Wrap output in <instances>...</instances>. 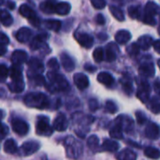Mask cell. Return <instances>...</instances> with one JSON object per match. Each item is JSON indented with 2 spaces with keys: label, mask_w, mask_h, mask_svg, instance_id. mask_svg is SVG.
<instances>
[{
  "label": "cell",
  "mask_w": 160,
  "mask_h": 160,
  "mask_svg": "<svg viewBox=\"0 0 160 160\" xmlns=\"http://www.w3.org/2000/svg\"><path fill=\"white\" fill-rule=\"evenodd\" d=\"M136 118H137V121L140 125H143L147 122V117L146 115L144 114V112H141V111H138L136 112Z\"/></svg>",
  "instance_id": "cell-48"
},
{
  "label": "cell",
  "mask_w": 160,
  "mask_h": 160,
  "mask_svg": "<svg viewBox=\"0 0 160 160\" xmlns=\"http://www.w3.org/2000/svg\"><path fill=\"white\" fill-rule=\"evenodd\" d=\"M98 107H99V105H98V102L97 99L92 98V99L89 100V108H90L91 111L95 112V111H97L98 109Z\"/></svg>",
  "instance_id": "cell-50"
},
{
  "label": "cell",
  "mask_w": 160,
  "mask_h": 160,
  "mask_svg": "<svg viewBox=\"0 0 160 160\" xmlns=\"http://www.w3.org/2000/svg\"><path fill=\"white\" fill-rule=\"evenodd\" d=\"M118 53H119V48H118V46L115 43L111 42L105 48V51H104L105 57L104 58L108 62H113L117 58Z\"/></svg>",
  "instance_id": "cell-12"
},
{
  "label": "cell",
  "mask_w": 160,
  "mask_h": 160,
  "mask_svg": "<svg viewBox=\"0 0 160 160\" xmlns=\"http://www.w3.org/2000/svg\"><path fill=\"white\" fill-rule=\"evenodd\" d=\"M117 160H136L137 159V155L135 152H133L131 149H124L120 153L116 155Z\"/></svg>",
  "instance_id": "cell-24"
},
{
  "label": "cell",
  "mask_w": 160,
  "mask_h": 160,
  "mask_svg": "<svg viewBox=\"0 0 160 160\" xmlns=\"http://www.w3.org/2000/svg\"><path fill=\"white\" fill-rule=\"evenodd\" d=\"M71 9V6L69 3H67V2H60V3H57L56 6H55V13H57L58 15H67L69 13Z\"/></svg>",
  "instance_id": "cell-27"
},
{
  "label": "cell",
  "mask_w": 160,
  "mask_h": 160,
  "mask_svg": "<svg viewBox=\"0 0 160 160\" xmlns=\"http://www.w3.org/2000/svg\"><path fill=\"white\" fill-rule=\"evenodd\" d=\"M24 104L30 108L47 109L50 106L49 98L42 93H29L23 98Z\"/></svg>",
  "instance_id": "cell-1"
},
{
  "label": "cell",
  "mask_w": 160,
  "mask_h": 160,
  "mask_svg": "<svg viewBox=\"0 0 160 160\" xmlns=\"http://www.w3.org/2000/svg\"><path fill=\"white\" fill-rule=\"evenodd\" d=\"M29 79H31L34 82V83L37 85H44L45 84V79L40 74L39 75H31V77H29Z\"/></svg>",
  "instance_id": "cell-44"
},
{
  "label": "cell",
  "mask_w": 160,
  "mask_h": 160,
  "mask_svg": "<svg viewBox=\"0 0 160 160\" xmlns=\"http://www.w3.org/2000/svg\"><path fill=\"white\" fill-rule=\"evenodd\" d=\"M55 6H56V4L53 0H47L43 3H41L39 8L43 12L51 14V13L55 12Z\"/></svg>",
  "instance_id": "cell-29"
},
{
  "label": "cell",
  "mask_w": 160,
  "mask_h": 160,
  "mask_svg": "<svg viewBox=\"0 0 160 160\" xmlns=\"http://www.w3.org/2000/svg\"><path fill=\"white\" fill-rule=\"evenodd\" d=\"M140 47L138 46L137 43H131L130 45L128 46L127 48V52L128 53L129 56H137L139 53H140Z\"/></svg>",
  "instance_id": "cell-42"
},
{
  "label": "cell",
  "mask_w": 160,
  "mask_h": 160,
  "mask_svg": "<svg viewBox=\"0 0 160 160\" xmlns=\"http://www.w3.org/2000/svg\"><path fill=\"white\" fill-rule=\"evenodd\" d=\"M121 83H122V87L123 90L128 94L130 95L133 91V85H132V82L128 77H125L121 80Z\"/></svg>",
  "instance_id": "cell-38"
},
{
  "label": "cell",
  "mask_w": 160,
  "mask_h": 160,
  "mask_svg": "<svg viewBox=\"0 0 160 160\" xmlns=\"http://www.w3.org/2000/svg\"><path fill=\"white\" fill-rule=\"evenodd\" d=\"M8 42H9V39H8V36L2 32H0V44L5 46V45L8 44Z\"/></svg>",
  "instance_id": "cell-51"
},
{
  "label": "cell",
  "mask_w": 160,
  "mask_h": 160,
  "mask_svg": "<svg viewBox=\"0 0 160 160\" xmlns=\"http://www.w3.org/2000/svg\"><path fill=\"white\" fill-rule=\"evenodd\" d=\"M115 126L119 127L122 131L130 133L134 129V121L128 115H119L115 119Z\"/></svg>",
  "instance_id": "cell-7"
},
{
  "label": "cell",
  "mask_w": 160,
  "mask_h": 160,
  "mask_svg": "<svg viewBox=\"0 0 160 160\" xmlns=\"http://www.w3.org/2000/svg\"><path fill=\"white\" fill-rule=\"evenodd\" d=\"M150 92H151V88L148 82L144 79H140L138 81L137 98L142 103H147L150 99Z\"/></svg>",
  "instance_id": "cell-5"
},
{
  "label": "cell",
  "mask_w": 160,
  "mask_h": 160,
  "mask_svg": "<svg viewBox=\"0 0 160 160\" xmlns=\"http://www.w3.org/2000/svg\"><path fill=\"white\" fill-rule=\"evenodd\" d=\"M131 39V34L128 30H119L115 34V40L118 44H127Z\"/></svg>",
  "instance_id": "cell-20"
},
{
  "label": "cell",
  "mask_w": 160,
  "mask_h": 160,
  "mask_svg": "<svg viewBox=\"0 0 160 160\" xmlns=\"http://www.w3.org/2000/svg\"><path fill=\"white\" fill-rule=\"evenodd\" d=\"M3 2H4V0H0V5L3 4Z\"/></svg>",
  "instance_id": "cell-60"
},
{
  "label": "cell",
  "mask_w": 160,
  "mask_h": 160,
  "mask_svg": "<svg viewBox=\"0 0 160 160\" xmlns=\"http://www.w3.org/2000/svg\"><path fill=\"white\" fill-rule=\"evenodd\" d=\"M65 147L67 151V156L70 158H78L82 153V143L73 137H67L65 139Z\"/></svg>",
  "instance_id": "cell-3"
},
{
  "label": "cell",
  "mask_w": 160,
  "mask_h": 160,
  "mask_svg": "<svg viewBox=\"0 0 160 160\" xmlns=\"http://www.w3.org/2000/svg\"><path fill=\"white\" fill-rule=\"evenodd\" d=\"M110 11L112 14V16L119 22H123L125 20V15L124 12L121 8H119L118 7L115 6H111L110 7Z\"/></svg>",
  "instance_id": "cell-37"
},
{
  "label": "cell",
  "mask_w": 160,
  "mask_h": 160,
  "mask_svg": "<svg viewBox=\"0 0 160 160\" xmlns=\"http://www.w3.org/2000/svg\"><path fill=\"white\" fill-rule=\"evenodd\" d=\"M28 67L31 75H39L44 70V66L42 62L37 58H31L28 62Z\"/></svg>",
  "instance_id": "cell-15"
},
{
  "label": "cell",
  "mask_w": 160,
  "mask_h": 160,
  "mask_svg": "<svg viewBox=\"0 0 160 160\" xmlns=\"http://www.w3.org/2000/svg\"><path fill=\"white\" fill-rule=\"evenodd\" d=\"M104 50L101 47H98L97 49H95L94 52H93V58L97 63H100L104 60Z\"/></svg>",
  "instance_id": "cell-41"
},
{
  "label": "cell",
  "mask_w": 160,
  "mask_h": 160,
  "mask_svg": "<svg viewBox=\"0 0 160 160\" xmlns=\"http://www.w3.org/2000/svg\"><path fill=\"white\" fill-rule=\"evenodd\" d=\"M158 34L160 35V27H159V29H158Z\"/></svg>",
  "instance_id": "cell-61"
},
{
  "label": "cell",
  "mask_w": 160,
  "mask_h": 160,
  "mask_svg": "<svg viewBox=\"0 0 160 160\" xmlns=\"http://www.w3.org/2000/svg\"><path fill=\"white\" fill-rule=\"evenodd\" d=\"M8 133V128L6 125L0 122V140L4 139Z\"/></svg>",
  "instance_id": "cell-49"
},
{
  "label": "cell",
  "mask_w": 160,
  "mask_h": 160,
  "mask_svg": "<svg viewBox=\"0 0 160 160\" xmlns=\"http://www.w3.org/2000/svg\"><path fill=\"white\" fill-rule=\"evenodd\" d=\"M47 78L50 82L52 91H68L69 90V83L67 79L56 71H50L47 73Z\"/></svg>",
  "instance_id": "cell-2"
},
{
  "label": "cell",
  "mask_w": 160,
  "mask_h": 160,
  "mask_svg": "<svg viewBox=\"0 0 160 160\" xmlns=\"http://www.w3.org/2000/svg\"><path fill=\"white\" fill-rule=\"evenodd\" d=\"M110 136H111V138H112L114 140H121V139H123V131L119 127L114 126L110 130Z\"/></svg>",
  "instance_id": "cell-40"
},
{
  "label": "cell",
  "mask_w": 160,
  "mask_h": 160,
  "mask_svg": "<svg viewBox=\"0 0 160 160\" xmlns=\"http://www.w3.org/2000/svg\"><path fill=\"white\" fill-rule=\"evenodd\" d=\"M87 145L92 151H97L99 147V140H98V136H96V135L90 136L87 140Z\"/></svg>",
  "instance_id": "cell-39"
},
{
  "label": "cell",
  "mask_w": 160,
  "mask_h": 160,
  "mask_svg": "<svg viewBox=\"0 0 160 160\" xmlns=\"http://www.w3.org/2000/svg\"><path fill=\"white\" fill-rule=\"evenodd\" d=\"M153 42H154V40L150 36H142L138 39L137 44L141 50L146 51V50L150 49V47L153 45Z\"/></svg>",
  "instance_id": "cell-26"
},
{
  "label": "cell",
  "mask_w": 160,
  "mask_h": 160,
  "mask_svg": "<svg viewBox=\"0 0 160 160\" xmlns=\"http://www.w3.org/2000/svg\"><path fill=\"white\" fill-rule=\"evenodd\" d=\"M52 127H53V129H55L56 131H59V132L65 131L68 127V119L66 115L64 113H59L54 118Z\"/></svg>",
  "instance_id": "cell-13"
},
{
  "label": "cell",
  "mask_w": 160,
  "mask_h": 160,
  "mask_svg": "<svg viewBox=\"0 0 160 160\" xmlns=\"http://www.w3.org/2000/svg\"><path fill=\"white\" fill-rule=\"evenodd\" d=\"M106 20H105V17L102 15V14H98L96 16V22L99 25H103L105 23Z\"/></svg>",
  "instance_id": "cell-52"
},
{
  "label": "cell",
  "mask_w": 160,
  "mask_h": 160,
  "mask_svg": "<svg viewBox=\"0 0 160 160\" xmlns=\"http://www.w3.org/2000/svg\"><path fill=\"white\" fill-rule=\"evenodd\" d=\"M74 37L78 43L82 46L83 48L89 49L93 46L94 44V38L91 35L87 33H82V32H76L74 34Z\"/></svg>",
  "instance_id": "cell-10"
},
{
  "label": "cell",
  "mask_w": 160,
  "mask_h": 160,
  "mask_svg": "<svg viewBox=\"0 0 160 160\" xmlns=\"http://www.w3.org/2000/svg\"><path fill=\"white\" fill-rule=\"evenodd\" d=\"M6 52H7L6 47H5L4 45H1V44H0V56L4 55V54L6 53Z\"/></svg>",
  "instance_id": "cell-56"
},
{
  "label": "cell",
  "mask_w": 160,
  "mask_h": 160,
  "mask_svg": "<svg viewBox=\"0 0 160 160\" xmlns=\"http://www.w3.org/2000/svg\"><path fill=\"white\" fill-rule=\"evenodd\" d=\"M47 67L50 69H52V71H57L59 69V63H58V61L55 58H52V59H50L48 61Z\"/></svg>",
  "instance_id": "cell-47"
},
{
  "label": "cell",
  "mask_w": 160,
  "mask_h": 160,
  "mask_svg": "<svg viewBox=\"0 0 160 160\" xmlns=\"http://www.w3.org/2000/svg\"><path fill=\"white\" fill-rule=\"evenodd\" d=\"M145 136L149 140H158L160 138V127L156 123H149L145 128Z\"/></svg>",
  "instance_id": "cell-14"
},
{
  "label": "cell",
  "mask_w": 160,
  "mask_h": 160,
  "mask_svg": "<svg viewBox=\"0 0 160 160\" xmlns=\"http://www.w3.org/2000/svg\"><path fill=\"white\" fill-rule=\"evenodd\" d=\"M105 110H106V112H108L109 113L113 114V113H115V112H117V106H116V104H115L113 101L108 100V101L106 102V104H105Z\"/></svg>",
  "instance_id": "cell-43"
},
{
  "label": "cell",
  "mask_w": 160,
  "mask_h": 160,
  "mask_svg": "<svg viewBox=\"0 0 160 160\" xmlns=\"http://www.w3.org/2000/svg\"><path fill=\"white\" fill-rule=\"evenodd\" d=\"M60 59H61V64H62L63 68H65V70L70 72L75 68V62L72 59V57L70 55H68V53H66V52L61 53Z\"/></svg>",
  "instance_id": "cell-19"
},
{
  "label": "cell",
  "mask_w": 160,
  "mask_h": 160,
  "mask_svg": "<svg viewBox=\"0 0 160 160\" xmlns=\"http://www.w3.org/2000/svg\"><path fill=\"white\" fill-rule=\"evenodd\" d=\"M154 90L157 93V95L160 97V79H157L154 82Z\"/></svg>",
  "instance_id": "cell-53"
},
{
  "label": "cell",
  "mask_w": 160,
  "mask_h": 160,
  "mask_svg": "<svg viewBox=\"0 0 160 160\" xmlns=\"http://www.w3.org/2000/svg\"><path fill=\"white\" fill-rule=\"evenodd\" d=\"M46 38H47V36L45 34H39V35L36 36L32 39V41L30 43V48L32 50H38V49H40L44 45V42L46 40Z\"/></svg>",
  "instance_id": "cell-22"
},
{
  "label": "cell",
  "mask_w": 160,
  "mask_h": 160,
  "mask_svg": "<svg viewBox=\"0 0 160 160\" xmlns=\"http://www.w3.org/2000/svg\"><path fill=\"white\" fill-rule=\"evenodd\" d=\"M154 49L156 50V52H158V53H160V39H158V40H155L153 42V45Z\"/></svg>",
  "instance_id": "cell-54"
},
{
  "label": "cell",
  "mask_w": 160,
  "mask_h": 160,
  "mask_svg": "<svg viewBox=\"0 0 160 160\" xmlns=\"http://www.w3.org/2000/svg\"><path fill=\"white\" fill-rule=\"evenodd\" d=\"M27 53L22 50H17L14 51L11 54V62L15 66H20L27 61Z\"/></svg>",
  "instance_id": "cell-17"
},
{
  "label": "cell",
  "mask_w": 160,
  "mask_h": 160,
  "mask_svg": "<svg viewBox=\"0 0 160 160\" xmlns=\"http://www.w3.org/2000/svg\"><path fill=\"white\" fill-rule=\"evenodd\" d=\"M98 81L106 86H112L114 83V78L109 72H100L98 75Z\"/></svg>",
  "instance_id": "cell-23"
},
{
  "label": "cell",
  "mask_w": 160,
  "mask_h": 160,
  "mask_svg": "<svg viewBox=\"0 0 160 160\" xmlns=\"http://www.w3.org/2000/svg\"><path fill=\"white\" fill-rule=\"evenodd\" d=\"M143 12L148 16L155 17L156 15H158L160 13V8L154 2H148L144 8Z\"/></svg>",
  "instance_id": "cell-25"
},
{
  "label": "cell",
  "mask_w": 160,
  "mask_h": 160,
  "mask_svg": "<svg viewBox=\"0 0 160 160\" xmlns=\"http://www.w3.org/2000/svg\"><path fill=\"white\" fill-rule=\"evenodd\" d=\"M32 30L29 29L28 27H22L20 28L17 32H16V39L19 41V42H22V43H24V42H27L30 40L31 37H32Z\"/></svg>",
  "instance_id": "cell-18"
},
{
  "label": "cell",
  "mask_w": 160,
  "mask_h": 160,
  "mask_svg": "<svg viewBox=\"0 0 160 160\" xmlns=\"http://www.w3.org/2000/svg\"><path fill=\"white\" fill-rule=\"evenodd\" d=\"M119 149V144L113 140H104L102 145H101V150L110 152V153H114Z\"/></svg>",
  "instance_id": "cell-21"
},
{
  "label": "cell",
  "mask_w": 160,
  "mask_h": 160,
  "mask_svg": "<svg viewBox=\"0 0 160 160\" xmlns=\"http://www.w3.org/2000/svg\"><path fill=\"white\" fill-rule=\"evenodd\" d=\"M39 149V143L34 141H29L21 146V148L18 150L20 155L22 157H29L33 154H35L38 150Z\"/></svg>",
  "instance_id": "cell-8"
},
{
  "label": "cell",
  "mask_w": 160,
  "mask_h": 160,
  "mask_svg": "<svg viewBox=\"0 0 160 160\" xmlns=\"http://www.w3.org/2000/svg\"><path fill=\"white\" fill-rule=\"evenodd\" d=\"M8 73H9V70L7 68V66H5L3 64L0 65V82H4L7 79Z\"/></svg>",
  "instance_id": "cell-45"
},
{
  "label": "cell",
  "mask_w": 160,
  "mask_h": 160,
  "mask_svg": "<svg viewBox=\"0 0 160 160\" xmlns=\"http://www.w3.org/2000/svg\"><path fill=\"white\" fill-rule=\"evenodd\" d=\"M4 151L8 154H16L18 152V146L14 140L8 139L4 143Z\"/></svg>",
  "instance_id": "cell-31"
},
{
  "label": "cell",
  "mask_w": 160,
  "mask_h": 160,
  "mask_svg": "<svg viewBox=\"0 0 160 160\" xmlns=\"http://www.w3.org/2000/svg\"><path fill=\"white\" fill-rule=\"evenodd\" d=\"M9 76L12 81H22V73L19 66L13 65L9 69Z\"/></svg>",
  "instance_id": "cell-33"
},
{
  "label": "cell",
  "mask_w": 160,
  "mask_h": 160,
  "mask_svg": "<svg viewBox=\"0 0 160 160\" xmlns=\"http://www.w3.org/2000/svg\"><path fill=\"white\" fill-rule=\"evenodd\" d=\"M139 72L142 76H143L145 78L154 77V75L156 73L155 66L151 61H143L139 68Z\"/></svg>",
  "instance_id": "cell-11"
},
{
  "label": "cell",
  "mask_w": 160,
  "mask_h": 160,
  "mask_svg": "<svg viewBox=\"0 0 160 160\" xmlns=\"http://www.w3.org/2000/svg\"><path fill=\"white\" fill-rule=\"evenodd\" d=\"M4 115H5V113H4V112L2 111V110H0V120L4 117Z\"/></svg>",
  "instance_id": "cell-58"
},
{
  "label": "cell",
  "mask_w": 160,
  "mask_h": 160,
  "mask_svg": "<svg viewBox=\"0 0 160 160\" xmlns=\"http://www.w3.org/2000/svg\"><path fill=\"white\" fill-rule=\"evenodd\" d=\"M144 155H145V157H147L148 158H151V159H158V158H160V151L158 148L152 147V146H149V147L145 148Z\"/></svg>",
  "instance_id": "cell-35"
},
{
  "label": "cell",
  "mask_w": 160,
  "mask_h": 160,
  "mask_svg": "<svg viewBox=\"0 0 160 160\" xmlns=\"http://www.w3.org/2000/svg\"><path fill=\"white\" fill-rule=\"evenodd\" d=\"M73 81L77 88L80 90H84L89 86V79L82 73H76L73 76Z\"/></svg>",
  "instance_id": "cell-16"
},
{
  "label": "cell",
  "mask_w": 160,
  "mask_h": 160,
  "mask_svg": "<svg viewBox=\"0 0 160 160\" xmlns=\"http://www.w3.org/2000/svg\"><path fill=\"white\" fill-rule=\"evenodd\" d=\"M61 22L55 19H49L45 21V26L47 29L49 30H52V31H58L61 28Z\"/></svg>",
  "instance_id": "cell-36"
},
{
  "label": "cell",
  "mask_w": 160,
  "mask_h": 160,
  "mask_svg": "<svg viewBox=\"0 0 160 160\" xmlns=\"http://www.w3.org/2000/svg\"><path fill=\"white\" fill-rule=\"evenodd\" d=\"M92 6L97 9H102L106 7V0H90Z\"/></svg>",
  "instance_id": "cell-46"
},
{
  "label": "cell",
  "mask_w": 160,
  "mask_h": 160,
  "mask_svg": "<svg viewBox=\"0 0 160 160\" xmlns=\"http://www.w3.org/2000/svg\"><path fill=\"white\" fill-rule=\"evenodd\" d=\"M36 132L40 136H51L52 134L53 130L49 123L48 117L38 116L36 125Z\"/></svg>",
  "instance_id": "cell-4"
},
{
  "label": "cell",
  "mask_w": 160,
  "mask_h": 160,
  "mask_svg": "<svg viewBox=\"0 0 160 160\" xmlns=\"http://www.w3.org/2000/svg\"><path fill=\"white\" fill-rule=\"evenodd\" d=\"M128 14L130 18L135 20H142L143 10L140 6H132L128 8Z\"/></svg>",
  "instance_id": "cell-30"
},
{
  "label": "cell",
  "mask_w": 160,
  "mask_h": 160,
  "mask_svg": "<svg viewBox=\"0 0 160 160\" xmlns=\"http://www.w3.org/2000/svg\"><path fill=\"white\" fill-rule=\"evenodd\" d=\"M84 68H85V69H86V70H88V71H90V72H94V71L96 70V68H94L93 66L88 65V64H87V65H85V67H84Z\"/></svg>",
  "instance_id": "cell-55"
},
{
  "label": "cell",
  "mask_w": 160,
  "mask_h": 160,
  "mask_svg": "<svg viewBox=\"0 0 160 160\" xmlns=\"http://www.w3.org/2000/svg\"><path fill=\"white\" fill-rule=\"evenodd\" d=\"M8 6L12 9V8H14V3H12V2H10V1H8Z\"/></svg>",
  "instance_id": "cell-57"
},
{
  "label": "cell",
  "mask_w": 160,
  "mask_h": 160,
  "mask_svg": "<svg viewBox=\"0 0 160 160\" xmlns=\"http://www.w3.org/2000/svg\"><path fill=\"white\" fill-rule=\"evenodd\" d=\"M11 127H12V129L15 133H17L18 135L20 136H24L26 135L28 132H29V126L28 124L20 119V118H15V119H12L11 121Z\"/></svg>",
  "instance_id": "cell-9"
},
{
  "label": "cell",
  "mask_w": 160,
  "mask_h": 160,
  "mask_svg": "<svg viewBox=\"0 0 160 160\" xmlns=\"http://www.w3.org/2000/svg\"><path fill=\"white\" fill-rule=\"evenodd\" d=\"M0 21H1L3 25L9 26L13 22V18L7 10L2 9V10H0Z\"/></svg>",
  "instance_id": "cell-34"
},
{
  "label": "cell",
  "mask_w": 160,
  "mask_h": 160,
  "mask_svg": "<svg viewBox=\"0 0 160 160\" xmlns=\"http://www.w3.org/2000/svg\"><path fill=\"white\" fill-rule=\"evenodd\" d=\"M158 67H159V68H160V59L158 61Z\"/></svg>",
  "instance_id": "cell-59"
},
{
  "label": "cell",
  "mask_w": 160,
  "mask_h": 160,
  "mask_svg": "<svg viewBox=\"0 0 160 160\" xmlns=\"http://www.w3.org/2000/svg\"><path fill=\"white\" fill-rule=\"evenodd\" d=\"M19 12H20V14L22 17L26 18L33 26H39V24H40V19L37 16L36 12L30 7H28L26 4H22L20 7Z\"/></svg>",
  "instance_id": "cell-6"
},
{
  "label": "cell",
  "mask_w": 160,
  "mask_h": 160,
  "mask_svg": "<svg viewBox=\"0 0 160 160\" xmlns=\"http://www.w3.org/2000/svg\"><path fill=\"white\" fill-rule=\"evenodd\" d=\"M149 110L154 113H160V97H154L148 101Z\"/></svg>",
  "instance_id": "cell-32"
},
{
  "label": "cell",
  "mask_w": 160,
  "mask_h": 160,
  "mask_svg": "<svg viewBox=\"0 0 160 160\" xmlns=\"http://www.w3.org/2000/svg\"><path fill=\"white\" fill-rule=\"evenodd\" d=\"M8 89L12 93H21L24 90V82L23 80L22 81H12L10 83H8Z\"/></svg>",
  "instance_id": "cell-28"
}]
</instances>
